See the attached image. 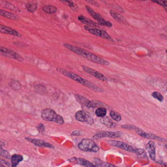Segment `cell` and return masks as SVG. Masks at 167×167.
Instances as JSON below:
<instances>
[{"mask_svg":"<svg viewBox=\"0 0 167 167\" xmlns=\"http://www.w3.org/2000/svg\"><path fill=\"white\" fill-rule=\"evenodd\" d=\"M5 167V165H3V164H2L1 163H0V167Z\"/></svg>","mask_w":167,"mask_h":167,"instance_id":"cell-45","label":"cell"},{"mask_svg":"<svg viewBox=\"0 0 167 167\" xmlns=\"http://www.w3.org/2000/svg\"><path fill=\"white\" fill-rule=\"evenodd\" d=\"M84 28L85 30H86L92 35H95V36L98 37H101L102 30L97 29V28H91L90 26H84Z\"/></svg>","mask_w":167,"mask_h":167,"instance_id":"cell-24","label":"cell"},{"mask_svg":"<svg viewBox=\"0 0 167 167\" xmlns=\"http://www.w3.org/2000/svg\"><path fill=\"white\" fill-rule=\"evenodd\" d=\"M0 15L6 18L12 20H18L19 19L18 16L14 13L9 12L2 9H0Z\"/></svg>","mask_w":167,"mask_h":167,"instance_id":"cell-19","label":"cell"},{"mask_svg":"<svg viewBox=\"0 0 167 167\" xmlns=\"http://www.w3.org/2000/svg\"><path fill=\"white\" fill-rule=\"evenodd\" d=\"M158 164H160V165H161L162 166H165V167H166V166H167V165H166V163H164L163 162L161 161H158Z\"/></svg>","mask_w":167,"mask_h":167,"instance_id":"cell-43","label":"cell"},{"mask_svg":"<svg viewBox=\"0 0 167 167\" xmlns=\"http://www.w3.org/2000/svg\"><path fill=\"white\" fill-rule=\"evenodd\" d=\"M75 118L77 121L81 122H86L90 125L94 123V120L91 116L84 110H79L76 112Z\"/></svg>","mask_w":167,"mask_h":167,"instance_id":"cell-6","label":"cell"},{"mask_svg":"<svg viewBox=\"0 0 167 167\" xmlns=\"http://www.w3.org/2000/svg\"><path fill=\"white\" fill-rule=\"evenodd\" d=\"M136 132L140 136H141L142 137L146 139H149L156 140L157 141H161V142H166L167 140L165 139L160 137L157 135L150 133H146L144 131H142V129L137 127L135 130Z\"/></svg>","mask_w":167,"mask_h":167,"instance_id":"cell-10","label":"cell"},{"mask_svg":"<svg viewBox=\"0 0 167 167\" xmlns=\"http://www.w3.org/2000/svg\"><path fill=\"white\" fill-rule=\"evenodd\" d=\"M46 87L43 85L38 84L35 86V91L39 94L44 95L46 93Z\"/></svg>","mask_w":167,"mask_h":167,"instance_id":"cell-30","label":"cell"},{"mask_svg":"<svg viewBox=\"0 0 167 167\" xmlns=\"http://www.w3.org/2000/svg\"><path fill=\"white\" fill-rule=\"evenodd\" d=\"M0 155L7 159H10L11 158L10 153L7 150L2 149L1 146H0Z\"/></svg>","mask_w":167,"mask_h":167,"instance_id":"cell-34","label":"cell"},{"mask_svg":"<svg viewBox=\"0 0 167 167\" xmlns=\"http://www.w3.org/2000/svg\"><path fill=\"white\" fill-rule=\"evenodd\" d=\"M43 11L48 14H52L55 13L57 12V7L52 5L45 6L43 7Z\"/></svg>","mask_w":167,"mask_h":167,"instance_id":"cell-26","label":"cell"},{"mask_svg":"<svg viewBox=\"0 0 167 167\" xmlns=\"http://www.w3.org/2000/svg\"><path fill=\"white\" fill-rule=\"evenodd\" d=\"M122 132L120 131L108 132L103 131L98 133L92 137L93 140H98L103 138H117L121 136Z\"/></svg>","mask_w":167,"mask_h":167,"instance_id":"cell-7","label":"cell"},{"mask_svg":"<svg viewBox=\"0 0 167 167\" xmlns=\"http://www.w3.org/2000/svg\"><path fill=\"white\" fill-rule=\"evenodd\" d=\"M141 1H147V0H141Z\"/></svg>","mask_w":167,"mask_h":167,"instance_id":"cell-46","label":"cell"},{"mask_svg":"<svg viewBox=\"0 0 167 167\" xmlns=\"http://www.w3.org/2000/svg\"><path fill=\"white\" fill-rule=\"evenodd\" d=\"M121 127L124 129L132 130V131H135L136 128H137V127L135 126H131V125H123V126H121Z\"/></svg>","mask_w":167,"mask_h":167,"instance_id":"cell-38","label":"cell"},{"mask_svg":"<svg viewBox=\"0 0 167 167\" xmlns=\"http://www.w3.org/2000/svg\"><path fill=\"white\" fill-rule=\"evenodd\" d=\"M0 162H1V163L2 164H5V165H7V166H11L10 164H9V163L6 161L5 160H3V159H0Z\"/></svg>","mask_w":167,"mask_h":167,"instance_id":"cell-42","label":"cell"},{"mask_svg":"<svg viewBox=\"0 0 167 167\" xmlns=\"http://www.w3.org/2000/svg\"><path fill=\"white\" fill-rule=\"evenodd\" d=\"M101 37L107 39V40H109V41H110L111 42H114L113 39H112V37L105 31H103V30H102Z\"/></svg>","mask_w":167,"mask_h":167,"instance_id":"cell-36","label":"cell"},{"mask_svg":"<svg viewBox=\"0 0 167 167\" xmlns=\"http://www.w3.org/2000/svg\"><path fill=\"white\" fill-rule=\"evenodd\" d=\"M78 20L81 23L88 26H90V27L95 28H99V26L98 25L97 23H95L94 21H91V20L85 17L83 15L79 16Z\"/></svg>","mask_w":167,"mask_h":167,"instance_id":"cell-17","label":"cell"},{"mask_svg":"<svg viewBox=\"0 0 167 167\" xmlns=\"http://www.w3.org/2000/svg\"><path fill=\"white\" fill-rule=\"evenodd\" d=\"M107 109L103 107H98L97 109L95 111V114L98 117H104L107 115Z\"/></svg>","mask_w":167,"mask_h":167,"instance_id":"cell-28","label":"cell"},{"mask_svg":"<svg viewBox=\"0 0 167 167\" xmlns=\"http://www.w3.org/2000/svg\"><path fill=\"white\" fill-rule=\"evenodd\" d=\"M37 129L39 133H44L45 131V127L42 124H39L37 126Z\"/></svg>","mask_w":167,"mask_h":167,"instance_id":"cell-37","label":"cell"},{"mask_svg":"<svg viewBox=\"0 0 167 167\" xmlns=\"http://www.w3.org/2000/svg\"><path fill=\"white\" fill-rule=\"evenodd\" d=\"M100 122L102 124L105 125L108 127H112L114 125V123L111 120V119L109 117H107V116L102 117L100 119Z\"/></svg>","mask_w":167,"mask_h":167,"instance_id":"cell-25","label":"cell"},{"mask_svg":"<svg viewBox=\"0 0 167 167\" xmlns=\"http://www.w3.org/2000/svg\"><path fill=\"white\" fill-rule=\"evenodd\" d=\"M56 70L66 77H68L71 79H72L73 80L76 81L77 83H79L84 86H86L88 88H89L90 89L93 90L98 92H100V93L103 92V90L102 88L96 86L94 84H92L88 80L84 79L83 78H81L80 76L72 72L65 70V69L60 68H57Z\"/></svg>","mask_w":167,"mask_h":167,"instance_id":"cell-1","label":"cell"},{"mask_svg":"<svg viewBox=\"0 0 167 167\" xmlns=\"http://www.w3.org/2000/svg\"><path fill=\"white\" fill-rule=\"evenodd\" d=\"M41 117L44 120L48 122H54L59 125H63L64 123V120L62 116L57 114L52 109H44L42 112Z\"/></svg>","mask_w":167,"mask_h":167,"instance_id":"cell-2","label":"cell"},{"mask_svg":"<svg viewBox=\"0 0 167 167\" xmlns=\"http://www.w3.org/2000/svg\"><path fill=\"white\" fill-rule=\"evenodd\" d=\"M107 107L104 103L98 101H89L86 107L89 108L101 107Z\"/></svg>","mask_w":167,"mask_h":167,"instance_id":"cell-22","label":"cell"},{"mask_svg":"<svg viewBox=\"0 0 167 167\" xmlns=\"http://www.w3.org/2000/svg\"><path fill=\"white\" fill-rule=\"evenodd\" d=\"M79 150L85 152H98L100 150V148L93 141V139L85 138L81 140L78 145Z\"/></svg>","mask_w":167,"mask_h":167,"instance_id":"cell-3","label":"cell"},{"mask_svg":"<svg viewBox=\"0 0 167 167\" xmlns=\"http://www.w3.org/2000/svg\"><path fill=\"white\" fill-rule=\"evenodd\" d=\"M151 96L160 102H162L164 100V98L162 95L158 92H153V93L151 94Z\"/></svg>","mask_w":167,"mask_h":167,"instance_id":"cell-35","label":"cell"},{"mask_svg":"<svg viewBox=\"0 0 167 167\" xmlns=\"http://www.w3.org/2000/svg\"><path fill=\"white\" fill-rule=\"evenodd\" d=\"M109 13L110 15L112 16V17L118 22V23L122 24L123 25H127V22L126 21V20L124 18V17L122 15H120L118 13L112 10L109 11Z\"/></svg>","mask_w":167,"mask_h":167,"instance_id":"cell-18","label":"cell"},{"mask_svg":"<svg viewBox=\"0 0 167 167\" xmlns=\"http://www.w3.org/2000/svg\"><path fill=\"white\" fill-rule=\"evenodd\" d=\"M63 46L65 47L66 48L71 50L72 52H74L75 54H77L78 55L82 56L84 58L86 57V54H87V50H85L83 49L80 48L79 47H76L73 45L65 43L63 44Z\"/></svg>","mask_w":167,"mask_h":167,"instance_id":"cell-12","label":"cell"},{"mask_svg":"<svg viewBox=\"0 0 167 167\" xmlns=\"http://www.w3.org/2000/svg\"><path fill=\"white\" fill-rule=\"evenodd\" d=\"M5 145V143L2 142V141H0V146H4Z\"/></svg>","mask_w":167,"mask_h":167,"instance_id":"cell-44","label":"cell"},{"mask_svg":"<svg viewBox=\"0 0 167 167\" xmlns=\"http://www.w3.org/2000/svg\"><path fill=\"white\" fill-rule=\"evenodd\" d=\"M85 8L88 13L92 16V17L97 21L98 24L102 26H107L108 28L112 27V24L111 22L106 21L101 15L95 12L89 6H85Z\"/></svg>","mask_w":167,"mask_h":167,"instance_id":"cell-4","label":"cell"},{"mask_svg":"<svg viewBox=\"0 0 167 167\" xmlns=\"http://www.w3.org/2000/svg\"><path fill=\"white\" fill-rule=\"evenodd\" d=\"M11 159L12 167H15L19 165L20 162L23 161V157L21 155H14L11 156Z\"/></svg>","mask_w":167,"mask_h":167,"instance_id":"cell-21","label":"cell"},{"mask_svg":"<svg viewBox=\"0 0 167 167\" xmlns=\"http://www.w3.org/2000/svg\"><path fill=\"white\" fill-rule=\"evenodd\" d=\"M60 1L64 5L68 6L71 9H72L74 12H78V6L73 1V0H60Z\"/></svg>","mask_w":167,"mask_h":167,"instance_id":"cell-23","label":"cell"},{"mask_svg":"<svg viewBox=\"0 0 167 167\" xmlns=\"http://www.w3.org/2000/svg\"><path fill=\"white\" fill-rule=\"evenodd\" d=\"M0 55L9 59L16 60L20 62H23L24 61L23 57L18 54L15 53L12 50L2 46H0Z\"/></svg>","mask_w":167,"mask_h":167,"instance_id":"cell-5","label":"cell"},{"mask_svg":"<svg viewBox=\"0 0 167 167\" xmlns=\"http://www.w3.org/2000/svg\"><path fill=\"white\" fill-rule=\"evenodd\" d=\"M85 59H87L88 60L91 62H94V63H97V64H101L103 65L107 66L110 64V63L108 61L104 60L103 58L98 57L97 55H95L92 53L87 51L86 54Z\"/></svg>","mask_w":167,"mask_h":167,"instance_id":"cell-9","label":"cell"},{"mask_svg":"<svg viewBox=\"0 0 167 167\" xmlns=\"http://www.w3.org/2000/svg\"><path fill=\"white\" fill-rule=\"evenodd\" d=\"M87 3L93 5V6L97 7H100V4H98L97 2H96L94 0H85Z\"/></svg>","mask_w":167,"mask_h":167,"instance_id":"cell-39","label":"cell"},{"mask_svg":"<svg viewBox=\"0 0 167 167\" xmlns=\"http://www.w3.org/2000/svg\"><path fill=\"white\" fill-rule=\"evenodd\" d=\"M94 162H95V165H96L97 167L101 166V167H115L114 165H112L110 164L107 163L105 162L102 161L99 158H94Z\"/></svg>","mask_w":167,"mask_h":167,"instance_id":"cell-27","label":"cell"},{"mask_svg":"<svg viewBox=\"0 0 167 167\" xmlns=\"http://www.w3.org/2000/svg\"><path fill=\"white\" fill-rule=\"evenodd\" d=\"M144 153H145V150L143 149H137L136 154H137L139 155H144Z\"/></svg>","mask_w":167,"mask_h":167,"instance_id":"cell-41","label":"cell"},{"mask_svg":"<svg viewBox=\"0 0 167 167\" xmlns=\"http://www.w3.org/2000/svg\"><path fill=\"white\" fill-rule=\"evenodd\" d=\"M75 98H76L77 101L79 103H80V104H83V105H85L86 107L87 103H88V102L89 101V100H88L86 98L84 97L79 95H75Z\"/></svg>","mask_w":167,"mask_h":167,"instance_id":"cell-29","label":"cell"},{"mask_svg":"<svg viewBox=\"0 0 167 167\" xmlns=\"http://www.w3.org/2000/svg\"><path fill=\"white\" fill-rule=\"evenodd\" d=\"M0 33L6 34V35H12L15 36L21 37L20 33L14 29H12L9 26L0 25Z\"/></svg>","mask_w":167,"mask_h":167,"instance_id":"cell-16","label":"cell"},{"mask_svg":"<svg viewBox=\"0 0 167 167\" xmlns=\"http://www.w3.org/2000/svg\"><path fill=\"white\" fill-rule=\"evenodd\" d=\"M152 2L158 4L162 6L165 9L166 12L167 11V0H151Z\"/></svg>","mask_w":167,"mask_h":167,"instance_id":"cell-33","label":"cell"},{"mask_svg":"<svg viewBox=\"0 0 167 167\" xmlns=\"http://www.w3.org/2000/svg\"><path fill=\"white\" fill-rule=\"evenodd\" d=\"M70 162L73 164H76L81 166H85V167H97L94 164L92 163L86 159L83 158H77V157H73L68 160Z\"/></svg>","mask_w":167,"mask_h":167,"instance_id":"cell-14","label":"cell"},{"mask_svg":"<svg viewBox=\"0 0 167 167\" xmlns=\"http://www.w3.org/2000/svg\"><path fill=\"white\" fill-rule=\"evenodd\" d=\"M83 134L81 132V131H74L72 132V133H71V135H73V136H79V135H81Z\"/></svg>","mask_w":167,"mask_h":167,"instance_id":"cell-40","label":"cell"},{"mask_svg":"<svg viewBox=\"0 0 167 167\" xmlns=\"http://www.w3.org/2000/svg\"><path fill=\"white\" fill-rule=\"evenodd\" d=\"M109 143L113 146H115L117 148H120L122 150H124L125 151L128 152H133L136 153L137 149H135L132 146L126 144V143L121 141H114V140H110L109 141Z\"/></svg>","mask_w":167,"mask_h":167,"instance_id":"cell-8","label":"cell"},{"mask_svg":"<svg viewBox=\"0 0 167 167\" xmlns=\"http://www.w3.org/2000/svg\"><path fill=\"white\" fill-rule=\"evenodd\" d=\"M0 5L2 7L7 8V9H9L10 11H12L13 12H20L18 8H17L14 5H13L12 4L11 2H9L4 1L1 2Z\"/></svg>","mask_w":167,"mask_h":167,"instance_id":"cell-20","label":"cell"},{"mask_svg":"<svg viewBox=\"0 0 167 167\" xmlns=\"http://www.w3.org/2000/svg\"><path fill=\"white\" fill-rule=\"evenodd\" d=\"M82 67H83V69H84L85 72H86L87 73L95 77V78H97L98 79H100V80L103 81H107L108 79H107V77H105L103 74H102L98 71L94 70V69H92L91 68L88 67L85 65H82Z\"/></svg>","mask_w":167,"mask_h":167,"instance_id":"cell-11","label":"cell"},{"mask_svg":"<svg viewBox=\"0 0 167 167\" xmlns=\"http://www.w3.org/2000/svg\"><path fill=\"white\" fill-rule=\"evenodd\" d=\"M26 139L29 142L33 144L34 145L39 147H44V148H54V146L50 143H47L43 140L31 138L26 137Z\"/></svg>","mask_w":167,"mask_h":167,"instance_id":"cell-13","label":"cell"},{"mask_svg":"<svg viewBox=\"0 0 167 167\" xmlns=\"http://www.w3.org/2000/svg\"><path fill=\"white\" fill-rule=\"evenodd\" d=\"M26 7L28 12L33 13L36 11L37 5L36 3H28L26 5Z\"/></svg>","mask_w":167,"mask_h":167,"instance_id":"cell-31","label":"cell"},{"mask_svg":"<svg viewBox=\"0 0 167 167\" xmlns=\"http://www.w3.org/2000/svg\"><path fill=\"white\" fill-rule=\"evenodd\" d=\"M110 116L111 118L115 121H121L122 120V116L118 112H115L114 111H111L110 112Z\"/></svg>","mask_w":167,"mask_h":167,"instance_id":"cell-32","label":"cell"},{"mask_svg":"<svg viewBox=\"0 0 167 167\" xmlns=\"http://www.w3.org/2000/svg\"><path fill=\"white\" fill-rule=\"evenodd\" d=\"M146 149L148 151L150 158L152 160H155L156 146L155 142L153 141H149L146 146Z\"/></svg>","mask_w":167,"mask_h":167,"instance_id":"cell-15","label":"cell"}]
</instances>
